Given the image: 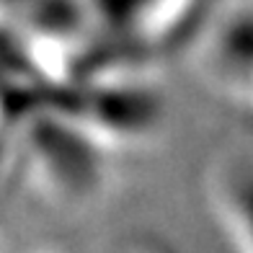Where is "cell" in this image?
Instances as JSON below:
<instances>
[{
  "label": "cell",
  "instance_id": "cell-2",
  "mask_svg": "<svg viewBox=\"0 0 253 253\" xmlns=\"http://www.w3.org/2000/svg\"><path fill=\"white\" fill-rule=\"evenodd\" d=\"M207 202L233 253H253V147H227L207 173Z\"/></svg>",
  "mask_w": 253,
  "mask_h": 253
},
{
  "label": "cell",
  "instance_id": "cell-3",
  "mask_svg": "<svg viewBox=\"0 0 253 253\" xmlns=\"http://www.w3.org/2000/svg\"><path fill=\"white\" fill-rule=\"evenodd\" d=\"M140 253H160V251H155V248L150 246V248H145V251H140Z\"/></svg>",
  "mask_w": 253,
  "mask_h": 253
},
{
  "label": "cell",
  "instance_id": "cell-1",
  "mask_svg": "<svg viewBox=\"0 0 253 253\" xmlns=\"http://www.w3.org/2000/svg\"><path fill=\"white\" fill-rule=\"evenodd\" d=\"M88 16L132 60L160 54L191 37L204 0H88Z\"/></svg>",
  "mask_w": 253,
  "mask_h": 253
}]
</instances>
